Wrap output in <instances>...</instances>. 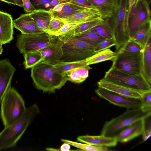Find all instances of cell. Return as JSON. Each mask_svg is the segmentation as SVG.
<instances>
[{"label": "cell", "mask_w": 151, "mask_h": 151, "mask_svg": "<svg viewBox=\"0 0 151 151\" xmlns=\"http://www.w3.org/2000/svg\"><path fill=\"white\" fill-rule=\"evenodd\" d=\"M36 10H52L60 4L58 0H29Z\"/></svg>", "instance_id": "cell-32"}, {"label": "cell", "mask_w": 151, "mask_h": 151, "mask_svg": "<svg viewBox=\"0 0 151 151\" xmlns=\"http://www.w3.org/2000/svg\"><path fill=\"white\" fill-rule=\"evenodd\" d=\"M2 45L0 42V55L2 53L3 51V49Z\"/></svg>", "instance_id": "cell-47"}, {"label": "cell", "mask_w": 151, "mask_h": 151, "mask_svg": "<svg viewBox=\"0 0 151 151\" xmlns=\"http://www.w3.org/2000/svg\"><path fill=\"white\" fill-rule=\"evenodd\" d=\"M144 127L142 134L144 141H145L151 136V115L143 119Z\"/></svg>", "instance_id": "cell-38"}, {"label": "cell", "mask_w": 151, "mask_h": 151, "mask_svg": "<svg viewBox=\"0 0 151 151\" xmlns=\"http://www.w3.org/2000/svg\"><path fill=\"white\" fill-rule=\"evenodd\" d=\"M88 31L97 34L105 39L114 38L108 18L104 19L101 24Z\"/></svg>", "instance_id": "cell-28"}, {"label": "cell", "mask_w": 151, "mask_h": 151, "mask_svg": "<svg viewBox=\"0 0 151 151\" xmlns=\"http://www.w3.org/2000/svg\"><path fill=\"white\" fill-rule=\"evenodd\" d=\"M13 26L23 34H38L45 32L38 27L35 21L30 16V13L21 14L13 21Z\"/></svg>", "instance_id": "cell-15"}, {"label": "cell", "mask_w": 151, "mask_h": 151, "mask_svg": "<svg viewBox=\"0 0 151 151\" xmlns=\"http://www.w3.org/2000/svg\"><path fill=\"white\" fill-rule=\"evenodd\" d=\"M22 1L24 11L27 13H32L36 10L29 0H22Z\"/></svg>", "instance_id": "cell-41"}, {"label": "cell", "mask_w": 151, "mask_h": 151, "mask_svg": "<svg viewBox=\"0 0 151 151\" xmlns=\"http://www.w3.org/2000/svg\"><path fill=\"white\" fill-rule=\"evenodd\" d=\"M66 23L64 19L53 15L51 18L46 32L51 35H54Z\"/></svg>", "instance_id": "cell-34"}, {"label": "cell", "mask_w": 151, "mask_h": 151, "mask_svg": "<svg viewBox=\"0 0 151 151\" xmlns=\"http://www.w3.org/2000/svg\"><path fill=\"white\" fill-rule=\"evenodd\" d=\"M116 52V56L112 61L111 66L127 74L137 76H143L142 53L130 52L122 49Z\"/></svg>", "instance_id": "cell-7"}, {"label": "cell", "mask_w": 151, "mask_h": 151, "mask_svg": "<svg viewBox=\"0 0 151 151\" xmlns=\"http://www.w3.org/2000/svg\"><path fill=\"white\" fill-rule=\"evenodd\" d=\"M52 37L46 32L42 33L18 35L17 38L16 45L19 52L25 53L40 51L49 45Z\"/></svg>", "instance_id": "cell-9"}, {"label": "cell", "mask_w": 151, "mask_h": 151, "mask_svg": "<svg viewBox=\"0 0 151 151\" xmlns=\"http://www.w3.org/2000/svg\"><path fill=\"white\" fill-rule=\"evenodd\" d=\"M142 104L141 109L144 112L151 111V91H145L141 95Z\"/></svg>", "instance_id": "cell-36"}, {"label": "cell", "mask_w": 151, "mask_h": 151, "mask_svg": "<svg viewBox=\"0 0 151 151\" xmlns=\"http://www.w3.org/2000/svg\"><path fill=\"white\" fill-rule=\"evenodd\" d=\"M143 119L138 120L124 129L115 137L118 142L125 143L142 134Z\"/></svg>", "instance_id": "cell-17"}, {"label": "cell", "mask_w": 151, "mask_h": 151, "mask_svg": "<svg viewBox=\"0 0 151 151\" xmlns=\"http://www.w3.org/2000/svg\"><path fill=\"white\" fill-rule=\"evenodd\" d=\"M31 76L35 88L43 92L55 93L68 81L65 73H61L54 65L42 60L31 68Z\"/></svg>", "instance_id": "cell-1"}, {"label": "cell", "mask_w": 151, "mask_h": 151, "mask_svg": "<svg viewBox=\"0 0 151 151\" xmlns=\"http://www.w3.org/2000/svg\"><path fill=\"white\" fill-rule=\"evenodd\" d=\"M63 43L58 36L52 35L50 44L39 51L43 58L42 60L55 65L61 62L63 52Z\"/></svg>", "instance_id": "cell-12"}, {"label": "cell", "mask_w": 151, "mask_h": 151, "mask_svg": "<svg viewBox=\"0 0 151 151\" xmlns=\"http://www.w3.org/2000/svg\"><path fill=\"white\" fill-rule=\"evenodd\" d=\"M104 20V19L101 17H99L89 22L78 24L74 29L65 35L74 36L80 35L101 24Z\"/></svg>", "instance_id": "cell-26"}, {"label": "cell", "mask_w": 151, "mask_h": 151, "mask_svg": "<svg viewBox=\"0 0 151 151\" xmlns=\"http://www.w3.org/2000/svg\"><path fill=\"white\" fill-rule=\"evenodd\" d=\"M104 78L134 89L151 91V86L148 83L143 76H137L127 74L112 66L105 72Z\"/></svg>", "instance_id": "cell-10"}, {"label": "cell", "mask_w": 151, "mask_h": 151, "mask_svg": "<svg viewBox=\"0 0 151 151\" xmlns=\"http://www.w3.org/2000/svg\"><path fill=\"white\" fill-rule=\"evenodd\" d=\"M0 103V116L4 128L21 117L27 108L22 96L11 86L4 93Z\"/></svg>", "instance_id": "cell-3"}, {"label": "cell", "mask_w": 151, "mask_h": 151, "mask_svg": "<svg viewBox=\"0 0 151 151\" xmlns=\"http://www.w3.org/2000/svg\"><path fill=\"white\" fill-rule=\"evenodd\" d=\"M120 49L130 52L142 53L144 47L139 43L130 39Z\"/></svg>", "instance_id": "cell-35"}, {"label": "cell", "mask_w": 151, "mask_h": 151, "mask_svg": "<svg viewBox=\"0 0 151 151\" xmlns=\"http://www.w3.org/2000/svg\"><path fill=\"white\" fill-rule=\"evenodd\" d=\"M16 68L9 60H0V103L1 99L11 82Z\"/></svg>", "instance_id": "cell-14"}, {"label": "cell", "mask_w": 151, "mask_h": 151, "mask_svg": "<svg viewBox=\"0 0 151 151\" xmlns=\"http://www.w3.org/2000/svg\"><path fill=\"white\" fill-rule=\"evenodd\" d=\"M23 55L24 58V65L26 69L31 68L43 60L39 51L27 52Z\"/></svg>", "instance_id": "cell-31"}, {"label": "cell", "mask_w": 151, "mask_h": 151, "mask_svg": "<svg viewBox=\"0 0 151 151\" xmlns=\"http://www.w3.org/2000/svg\"><path fill=\"white\" fill-rule=\"evenodd\" d=\"M87 8L81 7L69 1L65 2L61 9L58 11H53V15L64 19L70 17Z\"/></svg>", "instance_id": "cell-25"}, {"label": "cell", "mask_w": 151, "mask_h": 151, "mask_svg": "<svg viewBox=\"0 0 151 151\" xmlns=\"http://www.w3.org/2000/svg\"><path fill=\"white\" fill-rule=\"evenodd\" d=\"M142 68L144 78L151 86V37L144 47L142 54Z\"/></svg>", "instance_id": "cell-21"}, {"label": "cell", "mask_w": 151, "mask_h": 151, "mask_svg": "<svg viewBox=\"0 0 151 151\" xmlns=\"http://www.w3.org/2000/svg\"><path fill=\"white\" fill-rule=\"evenodd\" d=\"M15 3L16 5L23 7L22 0H12Z\"/></svg>", "instance_id": "cell-43"}, {"label": "cell", "mask_w": 151, "mask_h": 151, "mask_svg": "<svg viewBox=\"0 0 151 151\" xmlns=\"http://www.w3.org/2000/svg\"><path fill=\"white\" fill-rule=\"evenodd\" d=\"M40 112L37 105L26 108L19 119L0 132V150L14 147L23 135L35 116Z\"/></svg>", "instance_id": "cell-2"}, {"label": "cell", "mask_w": 151, "mask_h": 151, "mask_svg": "<svg viewBox=\"0 0 151 151\" xmlns=\"http://www.w3.org/2000/svg\"><path fill=\"white\" fill-rule=\"evenodd\" d=\"M99 87L127 97L141 99V95L145 91L138 90L129 88L111 81L104 78L98 82Z\"/></svg>", "instance_id": "cell-13"}, {"label": "cell", "mask_w": 151, "mask_h": 151, "mask_svg": "<svg viewBox=\"0 0 151 151\" xmlns=\"http://www.w3.org/2000/svg\"><path fill=\"white\" fill-rule=\"evenodd\" d=\"M116 52L107 49L96 53L85 60L87 65H89L99 63L105 61H112L115 57Z\"/></svg>", "instance_id": "cell-24"}, {"label": "cell", "mask_w": 151, "mask_h": 151, "mask_svg": "<svg viewBox=\"0 0 151 151\" xmlns=\"http://www.w3.org/2000/svg\"><path fill=\"white\" fill-rule=\"evenodd\" d=\"M78 24L76 23H66L54 35L56 36L64 35L74 29Z\"/></svg>", "instance_id": "cell-39"}, {"label": "cell", "mask_w": 151, "mask_h": 151, "mask_svg": "<svg viewBox=\"0 0 151 151\" xmlns=\"http://www.w3.org/2000/svg\"><path fill=\"white\" fill-rule=\"evenodd\" d=\"M78 141L91 145L99 147L116 146L117 141L116 137H108L101 135L98 136L83 135L77 138Z\"/></svg>", "instance_id": "cell-18"}, {"label": "cell", "mask_w": 151, "mask_h": 151, "mask_svg": "<svg viewBox=\"0 0 151 151\" xmlns=\"http://www.w3.org/2000/svg\"><path fill=\"white\" fill-rule=\"evenodd\" d=\"M12 17L9 14L0 10V42L9 43L13 39Z\"/></svg>", "instance_id": "cell-16"}, {"label": "cell", "mask_w": 151, "mask_h": 151, "mask_svg": "<svg viewBox=\"0 0 151 151\" xmlns=\"http://www.w3.org/2000/svg\"><path fill=\"white\" fill-rule=\"evenodd\" d=\"M151 115V111L145 112L141 108L128 109L120 115L106 122L101 135L108 137H115L122 130L135 122Z\"/></svg>", "instance_id": "cell-5"}, {"label": "cell", "mask_w": 151, "mask_h": 151, "mask_svg": "<svg viewBox=\"0 0 151 151\" xmlns=\"http://www.w3.org/2000/svg\"><path fill=\"white\" fill-rule=\"evenodd\" d=\"M150 3L148 0H141L135 6H132L127 14L126 26L130 39L146 23L151 21Z\"/></svg>", "instance_id": "cell-8"}, {"label": "cell", "mask_w": 151, "mask_h": 151, "mask_svg": "<svg viewBox=\"0 0 151 151\" xmlns=\"http://www.w3.org/2000/svg\"><path fill=\"white\" fill-rule=\"evenodd\" d=\"M58 36L63 43L61 61L84 60L96 53L94 47L77 39L75 36L65 35Z\"/></svg>", "instance_id": "cell-4"}, {"label": "cell", "mask_w": 151, "mask_h": 151, "mask_svg": "<svg viewBox=\"0 0 151 151\" xmlns=\"http://www.w3.org/2000/svg\"><path fill=\"white\" fill-rule=\"evenodd\" d=\"M134 0H128V7L127 14L129 12L134 2Z\"/></svg>", "instance_id": "cell-44"}, {"label": "cell", "mask_w": 151, "mask_h": 151, "mask_svg": "<svg viewBox=\"0 0 151 151\" xmlns=\"http://www.w3.org/2000/svg\"><path fill=\"white\" fill-rule=\"evenodd\" d=\"M69 1L71 4L81 7L97 10L92 4L87 0H69Z\"/></svg>", "instance_id": "cell-40"}, {"label": "cell", "mask_w": 151, "mask_h": 151, "mask_svg": "<svg viewBox=\"0 0 151 151\" xmlns=\"http://www.w3.org/2000/svg\"><path fill=\"white\" fill-rule=\"evenodd\" d=\"M116 45V43L114 38L105 39L95 47L94 51L96 53Z\"/></svg>", "instance_id": "cell-37"}, {"label": "cell", "mask_w": 151, "mask_h": 151, "mask_svg": "<svg viewBox=\"0 0 151 151\" xmlns=\"http://www.w3.org/2000/svg\"><path fill=\"white\" fill-rule=\"evenodd\" d=\"M141 0H134V2L132 6H135L137 3Z\"/></svg>", "instance_id": "cell-48"}, {"label": "cell", "mask_w": 151, "mask_h": 151, "mask_svg": "<svg viewBox=\"0 0 151 151\" xmlns=\"http://www.w3.org/2000/svg\"><path fill=\"white\" fill-rule=\"evenodd\" d=\"M56 69L62 73H65L75 68L86 67L87 65L85 60L71 62L61 61L58 63L54 65Z\"/></svg>", "instance_id": "cell-29"}, {"label": "cell", "mask_w": 151, "mask_h": 151, "mask_svg": "<svg viewBox=\"0 0 151 151\" xmlns=\"http://www.w3.org/2000/svg\"><path fill=\"white\" fill-rule=\"evenodd\" d=\"M116 10L109 19L117 51L120 49L130 39L126 26L128 11V0H118Z\"/></svg>", "instance_id": "cell-6"}, {"label": "cell", "mask_w": 151, "mask_h": 151, "mask_svg": "<svg viewBox=\"0 0 151 151\" xmlns=\"http://www.w3.org/2000/svg\"><path fill=\"white\" fill-rule=\"evenodd\" d=\"M61 141L64 142L68 143L81 150H82L89 151H108L111 150L106 147H102L91 145L87 144H83L74 142L71 140L62 139Z\"/></svg>", "instance_id": "cell-33"}, {"label": "cell", "mask_w": 151, "mask_h": 151, "mask_svg": "<svg viewBox=\"0 0 151 151\" xmlns=\"http://www.w3.org/2000/svg\"><path fill=\"white\" fill-rule=\"evenodd\" d=\"M99 17H101V15L98 11L91 9L87 8L63 19L66 23L79 24Z\"/></svg>", "instance_id": "cell-20"}, {"label": "cell", "mask_w": 151, "mask_h": 151, "mask_svg": "<svg viewBox=\"0 0 151 151\" xmlns=\"http://www.w3.org/2000/svg\"><path fill=\"white\" fill-rule=\"evenodd\" d=\"M89 65L75 68L65 73L68 81L79 83L84 81L88 76L89 70L91 69Z\"/></svg>", "instance_id": "cell-23"}, {"label": "cell", "mask_w": 151, "mask_h": 151, "mask_svg": "<svg viewBox=\"0 0 151 151\" xmlns=\"http://www.w3.org/2000/svg\"><path fill=\"white\" fill-rule=\"evenodd\" d=\"M95 92L100 97L119 106L135 109L140 108L141 106L140 99L125 96L100 87L97 88Z\"/></svg>", "instance_id": "cell-11"}, {"label": "cell", "mask_w": 151, "mask_h": 151, "mask_svg": "<svg viewBox=\"0 0 151 151\" xmlns=\"http://www.w3.org/2000/svg\"><path fill=\"white\" fill-rule=\"evenodd\" d=\"M100 13L104 19L111 17L116 10L118 0H87Z\"/></svg>", "instance_id": "cell-19"}, {"label": "cell", "mask_w": 151, "mask_h": 151, "mask_svg": "<svg viewBox=\"0 0 151 151\" xmlns=\"http://www.w3.org/2000/svg\"><path fill=\"white\" fill-rule=\"evenodd\" d=\"M75 37L77 39L95 47L105 39L97 34L88 31Z\"/></svg>", "instance_id": "cell-30"}, {"label": "cell", "mask_w": 151, "mask_h": 151, "mask_svg": "<svg viewBox=\"0 0 151 151\" xmlns=\"http://www.w3.org/2000/svg\"><path fill=\"white\" fill-rule=\"evenodd\" d=\"M151 37V21L144 24L136 33L132 39L144 47Z\"/></svg>", "instance_id": "cell-27"}, {"label": "cell", "mask_w": 151, "mask_h": 151, "mask_svg": "<svg viewBox=\"0 0 151 151\" xmlns=\"http://www.w3.org/2000/svg\"><path fill=\"white\" fill-rule=\"evenodd\" d=\"M30 15L38 27L46 32L51 18L53 15L52 11L43 9L36 10L30 13Z\"/></svg>", "instance_id": "cell-22"}, {"label": "cell", "mask_w": 151, "mask_h": 151, "mask_svg": "<svg viewBox=\"0 0 151 151\" xmlns=\"http://www.w3.org/2000/svg\"><path fill=\"white\" fill-rule=\"evenodd\" d=\"M0 1L4 2L8 4H11L16 5L15 3L12 0H0Z\"/></svg>", "instance_id": "cell-45"}, {"label": "cell", "mask_w": 151, "mask_h": 151, "mask_svg": "<svg viewBox=\"0 0 151 151\" xmlns=\"http://www.w3.org/2000/svg\"><path fill=\"white\" fill-rule=\"evenodd\" d=\"M60 3L61 4L62 3L66 2L69 1V0H58Z\"/></svg>", "instance_id": "cell-46"}, {"label": "cell", "mask_w": 151, "mask_h": 151, "mask_svg": "<svg viewBox=\"0 0 151 151\" xmlns=\"http://www.w3.org/2000/svg\"><path fill=\"white\" fill-rule=\"evenodd\" d=\"M70 149V145L67 143L64 142L61 146L59 149V151H69Z\"/></svg>", "instance_id": "cell-42"}]
</instances>
